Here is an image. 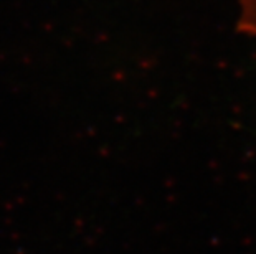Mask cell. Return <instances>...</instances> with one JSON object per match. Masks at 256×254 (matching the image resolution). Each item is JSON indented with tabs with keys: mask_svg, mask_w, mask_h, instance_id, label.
<instances>
[{
	"mask_svg": "<svg viewBox=\"0 0 256 254\" xmlns=\"http://www.w3.org/2000/svg\"><path fill=\"white\" fill-rule=\"evenodd\" d=\"M238 28L256 36V0H238Z\"/></svg>",
	"mask_w": 256,
	"mask_h": 254,
	"instance_id": "1",
	"label": "cell"
}]
</instances>
